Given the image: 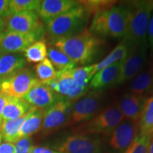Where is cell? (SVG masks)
<instances>
[{
    "mask_svg": "<svg viewBox=\"0 0 153 153\" xmlns=\"http://www.w3.org/2000/svg\"><path fill=\"white\" fill-rule=\"evenodd\" d=\"M123 61L114 63L97 72L91 78L88 87L92 91H103L104 89L116 85Z\"/></svg>",
    "mask_w": 153,
    "mask_h": 153,
    "instance_id": "18",
    "label": "cell"
},
{
    "mask_svg": "<svg viewBox=\"0 0 153 153\" xmlns=\"http://www.w3.org/2000/svg\"><path fill=\"white\" fill-rule=\"evenodd\" d=\"M37 78L41 82H46L53 79L56 74V70L48 58L38 62L35 67Z\"/></svg>",
    "mask_w": 153,
    "mask_h": 153,
    "instance_id": "30",
    "label": "cell"
},
{
    "mask_svg": "<svg viewBox=\"0 0 153 153\" xmlns=\"http://www.w3.org/2000/svg\"><path fill=\"white\" fill-rule=\"evenodd\" d=\"M148 44L134 47L129 50V53L122 62L119 76L116 85L125 83L135 77L146 68L148 64Z\"/></svg>",
    "mask_w": 153,
    "mask_h": 153,
    "instance_id": "9",
    "label": "cell"
},
{
    "mask_svg": "<svg viewBox=\"0 0 153 153\" xmlns=\"http://www.w3.org/2000/svg\"><path fill=\"white\" fill-rule=\"evenodd\" d=\"M129 90L131 94L144 97L153 93V73L150 68H146L132 79Z\"/></svg>",
    "mask_w": 153,
    "mask_h": 153,
    "instance_id": "20",
    "label": "cell"
},
{
    "mask_svg": "<svg viewBox=\"0 0 153 153\" xmlns=\"http://www.w3.org/2000/svg\"><path fill=\"white\" fill-rule=\"evenodd\" d=\"M57 149L61 153H101L102 142L99 135L76 133L65 137Z\"/></svg>",
    "mask_w": 153,
    "mask_h": 153,
    "instance_id": "6",
    "label": "cell"
},
{
    "mask_svg": "<svg viewBox=\"0 0 153 153\" xmlns=\"http://www.w3.org/2000/svg\"><path fill=\"white\" fill-rule=\"evenodd\" d=\"M79 4V1L74 0H44L41 1L37 14L46 23Z\"/></svg>",
    "mask_w": 153,
    "mask_h": 153,
    "instance_id": "17",
    "label": "cell"
},
{
    "mask_svg": "<svg viewBox=\"0 0 153 153\" xmlns=\"http://www.w3.org/2000/svg\"><path fill=\"white\" fill-rule=\"evenodd\" d=\"M152 136L153 134L140 135L138 133L124 153H148Z\"/></svg>",
    "mask_w": 153,
    "mask_h": 153,
    "instance_id": "32",
    "label": "cell"
},
{
    "mask_svg": "<svg viewBox=\"0 0 153 153\" xmlns=\"http://www.w3.org/2000/svg\"><path fill=\"white\" fill-rule=\"evenodd\" d=\"M43 83L46 84L61 98L71 103L85 96L88 89L75 85L72 70L57 71L53 79Z\"/></svg>",
    "mask_w": 153,
    "mask_h": 153,
    "instance_id": "8",
    "label": "cell"
},
{
    "mask_svg": "<svg viewBox=\"0 0 153 153\" xmlns=\"http://www.w3.org/2000/svg\"><path fill=\"white\" fill-rule=\"evenodd\" d=\"M39 82V79L31 70L22 69L1 80V91L9 97L23 98Z\"/></svg>",
    "mask_w": 153,
    "mask_h": 153,
    "instance_id": "7",
    "label": "cell"
},
{
    "mask_svg": "<svg viewBox=\"0 0 153 153\" xmlns=\"http://www.w3.org/2000/svg\"><path fill=\"white\" fill-rule=\"evenodd\" d=\"M123 119L117 104H114L101 111L92 119L79 126L76 132L97 135H110Z\"/></svg>",
    "mask_w": 153,
    "mask_h": 153,
    "instance_id": "4",
    "label": "cell"
},
{
    "mask_svg": "<svg viewBox=\"0 0 153 153\" xmlns=\"http://www.w3.org/2000/svg\"><path fill=\"white\" fill-rule=\"evenodd\" d=\"M137 126L140 135L153 134V95L147 99Z\"/></svg>",
    "mask_w": 153,
    "mask_h": 153,
    "instance_id": "25",
    "label": "cell"
},
{
    "mask_svg": "<svg viewBox=\"0 0 153 153\" xmlns=\"http://www.w3.org/2000/svg\"><path fill=\"white\" fill-rule=\"evenodd\" d=\"M1 35H2V33H0V42H1Z\"/></svg>",
    "mask_w": 153,
    "mask_h": 153,
    "instance_id": "44",
    "label": "cell"
},
{
    "mask_svg": "<svg viewBox=\"0 0 153 153\" xmlns=\"http://www.w3.org/2000/svg\"><path fill=\"white\" fill-rule=\"evenodd\" d=\"M32 141L30 137H24L19 140L15 145L14 153H30Z\"/></svg>",
    "mask_w": 153,
    "mask_h": 153,
    "instance_id": "33",
    "label": "cell"
},
{
    "mask_svg": "<svg viewBox=\"0 0 153 153\" xmlns=\"http://www.w3.org/2000/svg\"><path fill=\"white\" fill-rule=\"evenodd\" d=\"M47 55L54 68H56L58 71L72 70L76 66L75 62L55 47H50L48 49Z\"/></svg>",
    "mask_w": 153,
    "mask_h": 153,
    "instance_id": "26",
    "label": "cell"
},
{
    "mask_svg": "<svg viewBox=\"0 0 153 153\" xmlns=\"http://www.w3.org/2000/svg\"><path fill=\"white\" fill-rule=\"evenodd\" d=\"M72 72L75 85L84 88H88L89 82L94 75L93 72V65L75 68L72 69Z\"/></svg>",
    "mask_w": 153,
    "mask_h": 153,
    "instance_id": "28",
    "label": "cell"
},
{
    "mask_svg": "<svg viewBox=\"0 0 153 153\" xmlns=\"http://www.w3.org/2000/svg\"><path fill=\"white\" fill-rule=\"evenodd\" d=\"M28 114L29 112L16 119L3 120L0 126V133L5 142L14 144L19 140L18 135L19 131L25 120L28 117Z\"/></svg>",
    "mask_w": 153,
    "mask_h": 153,
    "instance_id": "24",
    "label": "cell"
},
{
    "mask_svg": "<svg viewBox=\"0 0 153 153\" xmlns=\"http://www.w3.org/2000/svg\"><path fill=\"white\" fill-rule=\"evenodd\" d=\"M148 43L151 49V51L153 53V13L151 15L150 22L148 25Z\"/></svg>",
    "mask_w": 153,
    "mask_h": 153,
    "instance_id": "36",
    "label": "cell"
},
{
    "mask_svg": "<svg viewBox=\"0 0 153 153\" xmlns=\"http://www.w3.org/2000/svg\"><path fill=\"white\" fill-rule=\"evenodd\" d=\"M48 48L43 40L36 41L24 51V57L28 62H40L46 58Z\"/></svg>",
    "mask_w": 153,
    "mask_h": 153,
    "instance_id": "27",
    "label": "cell"
},
{
    "mask_svg": "<svg viewBox=\"0 0 153 153\" xmlns=\"http://www.w3.org/2000/svg\"><path fill=\"white\" fill-rule=\"evenodd\" d=\"M148 97L128 93L118 99L117 106L124 118L138 121Z\"/></svg>",
    "mask_w": 153,
    "mask_h": 153,
    "instance_id": "16",
    "label": "cell"
},
{
    "mask_svg": "<svg viewBox=\"0 0 153 153\" xmlns=\"http://www.w3.org/2000/svg\"><path fill=\"white\" fill-rule=\"evenodd\" d=\"M90 14L81 4L46 22L48 33L53 41L70 37L82 32Z\"/></svg>",
    "mask_w": 153,
    "mask_h": 153,
    "instance_id": "3",
    "label": "cell"
},
{
    "mask_svg": "<svg viewBox=\"0 0 153 153\" xmlns=\"http://www.w3.org/2000/svg\"><path fill=\"white\" fill-rule=\"evenodd\" d=\"M72 104L65 99H61L45 110L41 128L43 135H48L69 124Z\"/></svg>",
    "mask_w": 153,
    "mask_h": 153,
    "instance_id": "10",
    "label": "cell"
},
{
    "mask_svg": "<svg viewBox=\"0 0 153 153\" xmlns=\"http://www.w3.org/2000/svg\"><path fill=\"white\" fill-rule=\"evenodd\" d=\"M105 42L104 39L85 28L79 33L53 41V44L76 65H87L98 57Z\"/></svg>",
    "mask_w": 153,
    "mask_h": 153,
    "instance_id": "1",
    "label": "cell"
},
{
    "mask_svg": "<svg viewBox=\"0 0 153 153\" xmlns=\"http://www.w3.org/2000/svg\"><path fill=\"white\" fill-rule=\"evenodd\" d=\"M30 106L44 110L53 106L57 101L63 99L46 84L40 82L23 97Z\"/></svg>",
    "mask_w": 153,
    "mask_h": 153,
    "instance_id": "14",
    "label": "cell"
},
{
    "mask_svg": "<svg viewBox=\"0 0 153 153\" xmlns=\"http://www.w3.org/2000/svg\"><path fill=\"white\" fill-rule=\"evenodd\" d=\"M11 15L9 7V0H0V17L7 19Z\"/></svg>",
    "mask_w": 153,
    "mask_h": 153,
    "instance_id": "34",
    "label": "cell"
},
{
    "mask_svg": "<svg viewBox=\"0 0 153 153\" xmlns=\"http://www.w3.org/2000/svg\"><path fill=\"white\" fill-rule=\"evenodd\" d=\"M26 65V58L22 53L0 55V79L9 77L22 70Z\"/></svg>",
    "mask_w": 153,
    "mask_h": 153,
    "instance_id": "19",
    "label": "cell"
},
{
    "mask_svg": "<svg viewBox=\"0 0 153 153\" xmlns=\"http://www.w3.org/2000/svg\"><path fill=\"white\" fill-rule=\"evenodd\" d=\"M15 145L4 142L0 145V153H14Z\"/></svg>",
    "mask_w": 153,
    "mask_h": 153,
    "instance_id": "38",
    "label": "cell"
},
{
    "mask_svg": "<svg viewBox=\"0 0 153 153\" xmlns=\"http://www.w3.org/2000/svg\"><path fill=\"white\" fill-rule=\"evenodd\" d=\"M148 153H153V136L152 137V140H151L150 146H149Z\"/></svg>",
    "mask_w": 153,
    "mask_h": 153,
    "instance_id": "40",
    "label": "cell"
},
{
    "mask_svg": "<svg viewBox=\"0 0 153 153\" xmlns=\"http://www.w3.org/2000/svg\"><path fill=\"white\" fill-rule=\"evenodd\" d=\"M128 12L125 5L114 6L106 11V25L108 37L121 38L126 36Z\"/></svg>",
    "mask_w": 153,
    "mask_h": 153,
    "instance_id": "15",
    "label": "cell"
},
{
    "mask_svg": "<svg viewBox=\"0 0 153 153\" xmlns=\"http://www.w3.org/2000/svg\"><path fill=\"white\" fill-rule=\"evenodd\" d=\"M1 79H0V91H1Z\"/></svg>",
    "mask_w": 153,
    "mask_h": 153,
    "instance_id": "43",
    "label": "cell"
},
{
    "mask_svg": "<svg viewBox=\"0 0 153 153\" xmlns=\"http://www.w3.org/2000/svg\"><path fill=\"white\" fill-rule=\"evenodd\" d=\"M4 24H5V22L4 21V19L0 17V33H1V30H2L4 27Z\"/></svg>",
    "mask_w": 153,
    "mask_h": 153,
    "instance_id": "39",
    "label": "cell"
},
{
    "mask_svg": "<svg viewBox=\"0 0 153 153\" xmlns=\"http://www.w3.org/2000/svg\"><path fill=\"white\" fill-rule=\"evenodd\" d=\"M43 33H23L7 30L2 33L0 42V52L16 53L24 51L36 41L41 40Z\"/></svg>",
    "mask_w": 153,
    "mask_h": 153,
    "instance_id": "11",
    "label": "cell"
},
{
    "mask_svg": "<svg viewBox=\"0 0 153 153\" xmlns=\"http://www.w3.org/2000/svg\"><path fill=\"white\" fill-rule=\"evenodd\" d=\"M36 108L30 106L23 98L9 97L2 113L3 120H12L22 117Z\"/></svg>",
    "mask_w": 153,
    "mask_h": 153,
    "instance_id": "21",
    "label": "cell"
},
{
    "mask_svg": "<svg viewBox=\"0 0 153 153\" xmlns=\"http://www.w3.org/2000/svg\"><path fill=\"white\" fill-rule=\"evenodd\" d=\"M128 28L123 41L129 50L148 44V29L153 12V0L127 1Z\"/></svg>",
    "mask_w": 153,
    "mask_h": 153,
    "instance_id": "2",
    "label": "cell"
},
{
    "mask_svg": "<svg viewBox=\"0 0 153 153\" xmlns=\"http://www.w3.org/2000/svg\"><path fill=\"white\" fill-rule=\"evenodd\" d=\"M9 96L5 94L4 93L0 91V125L2 123V113L4 111V108L7 104V101H8Z\"/></svg>",
    "mask_w": 153,
    "mask_h": 153,
    "instance_id": "37",
    "label": "cell"
},
{
    "mask_svg": "<svg viewBox=\"0 0 153 153\" xmlns=\"http://www.w3.org/2000/svg\"><path fill=\"white\" fill-rule=\"evenodd\" d=\"M104 100L103 91H92L74 101L71 105L69 124L85 123L92 119L101 111Z\"/></svg>",
    "mask_w": 153,
    "mask_h": 153,
    "instance_id": "5",
    "label": "cell"
},
{
    "mask_svg": "<svg viewBox=\"0 0 153 153\" xmlns=\"http://www.w3.org/2000/svg\"><path fill=\"white\" fill-rule=\"evenodd\" d=\"M129 53V48L124 41H122L116 45L109 53V54L105 57L102 60L93 65V72L94 74L106 67L111 65L114 63L123 61L127 57Z\"/></svg>",
    "mask_w": 153,
    "mask_h": 153,
    "instance_id": "23",
    "label": "cell"
},
{
    "mask_svg": "<svg viewBox=\"0 0 153 153\" xmlns=\"http://www.w3.org/2000/svg\"><path fill=\"white\" fill-rule=\"evenodd\" d=\"M150 68V70H152V73H153V53H152V59H151Z\"/></svg>",
    "mask_w": 153,
    "mask_h": 153,
    "instance_id": "41",
    "label": "cell"
},
{
    "mask_svg": "<svg viewBox=\"0 0 153 153\" xmlns=\"http://www.w3.org/2000/svg\"><path fill=\"white\" fill-rule=\"evenodd\" d=\"M41 2L39 0H9L11 15L23 11H37Z\"/></svg>",
    "mask_w": 153,
    "mask_h": 153,
    "instance_id": "31",
    "label": "cell"
},
{
    "mask_svg": "<svg viewBox=\"0 0 153 153\" xmlns=\"http://www.w3.org/2000/svg\"><path fill=\"white\" fill-rule=\"evenodd\" d=\"M137 121L124 118L110 135V148L116 152H124L137 135Z\"/></svg>",
    "mask_w": 153,
    "mask_h": 153,
    "instance_id": "12",
    "label": "cell"
},
{
    "mask_svg": "<svg viewBox=\"0 0 153 153\" xmlns=\"http://www.w3.org/2000/svg\"><path fill=\"white\" fill-rule=\"evenodd\" d=\"M1 140H2V136H1V134L0 133V145H1Z\"/></svg>",
    "mask_w": 153,
    "mask_h": 153,
    "instance_id": "42",
    "label": "cell"
},
{
    "mask_svg": "<svg viewBox=\"0 0 153 153\" xmlns=\"http://www.w3.org/2000/svg\"><path fill=\"white\" fill-rule=\"evenodd\" d=\"M45 110L33 109L30 111L28 117L25 120L19 131V140L30 137L41 128Z\"/></svg>",
    "mask_w": 153,
    "mask_h": 153,
    "instance_id": "22",
    "label": "cell"
},
{
    "mask_svg": "<svg viewBox=\"0 0 153 153\" xmlns=\"http://www.w3.org/2000/svg\"><path fill=\"white\" fill-rule=\"evenodd\" d=\"M7 30L19 33H44L39 21V16L35 11H23L11 15L7 18Z\"/></svg>",
    "mask_w": 153,
    "mask_h": 153,
    "instance_id": "13",
    "label": "cell"
},
{
    "mask_svg": "<svg viewBox=\"0 0 153 153\" xmlns=\"http://www.w3.org/2000/svg\"><path fill=\"white\" fill-rule=\"evenodd\" d=\"M30 153H61L59 151H55L46 147L33 146L32 145L30 149Z\"/></svg>",
    "mask_w": 153,
    "mask_h": 153,
    "instance_id": "35",
    "label": "cell"
},
{
    "mask_svg": "<svg viewBox=\"0 0 153 153\" xmlns=\"http://www.w3.org/2000/svg\"><path fill=\"white\" fill-rule=\"evenodd\" d=\"M80 4L89 14H97L111 8L116 4V1L111 0H85L79 1Z\"/></svg>",
    "mask_w": 153,
    "mask_h": 153,
    "instance_id": "29",
    "label": "cell"
}]
</instances>
